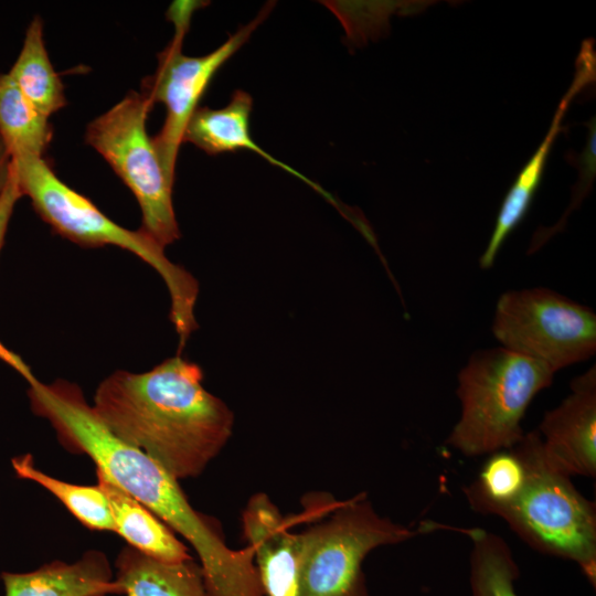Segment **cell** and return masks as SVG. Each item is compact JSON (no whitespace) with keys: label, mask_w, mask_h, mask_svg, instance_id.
Returning <instances> with one entry per match:
<instances>
[{"label":"cell","mask_w":596,"mask_h":596,"mask_svg":"<svg viewBox=\"0 0 596 596\" xmlns=\"http://www.w3.org/2000/svg\"><path fill=\"white\" fill-rule=\"evenodd\" d=\"M11 171V156L9 150L0 137V196L8 183Z\"/></svg>","instance_id":"obj_23"},{"label":"cell","mask_w":596,"mask_h":596,"mask_svg":"<svg viewBox=\"0 0 596 596\" xmlns=\"http://www.w3.org/2000/svg\"><path fill=\"white\" fill-rule=\"evenodd\" d=\"M49 118L21 93L8 73L0 74V137L11 158L43 157L53 137Z\"/></svg>","instance_id":"obj_18"},{"label":"cell","mask_w":596,"mask_h":596,"mask_svg":"<svg viewBox=\"0 0 596 596\" xmlns=\"http://www.w3.org/2000/svg\"><path fill=\"white\" fill-rule=\"evenodd\" d=\"M9 366L25 380L33 413L51 423L67 450L87 455L96 470L191 544L211 596H238L253 584V549L227 546L217 521L196 511L161 465L116 437L76 384L62 379L43 383L20 355Z\"/></svg>","instance_id":"obj_1"},{"label":"cell","mask_w":596,"mask_h":596,"mask_svg":"<svg viewBox=\"0 0 596 596\" xmlns=\"http://www.w3.org/2000/svg\"><path fill=\"white\" fill-rule=\"evenodd\" d=\"M23 196L11 161V171L8 183L0 196V249L3 245L8 225L19 199Z\"/></svg>","instance_id":"obj_22"},{"label":"cell","mask_w":596,"mask_h":596,"mask_svg":"<svg viewBox=\"0 0 596 596\" xmlns=\"http://www.w3.org/2000/svg\"><path fill=\"white\" fill-rule=\"evenodd\" d=\"M554 372L503 347L475 351L458 374L460 416L445 444L466 457L510 449L524 435L522 421Z\"/></svg>","instance_id":"obj_5"},{"label":"cell","mask_w":596,"mask_h":596,"mask_svg":"<svg viewBox=\"0 0 596 596\" xmlns=\"http://www.w3.org/2000/svg\"><path fill=\"white\" fill-rule=\"evenodd\" d=\"M6 596L121 595L107 557L88 551L75 563L54 561L28 573L1 574Z\"/></svg>","instance_id":"obj_13"},{"label":"cell","mask_w":596,"mask_h":596,"mask_svg":"<svg viewBox=\"0 0 596 596\" xmlns=\"http://www.w3.org/2000/svg\"><path fill=\"white\" fill-rule=\"evenodd\" d=\"M97 485L104 491L114 526L128 545L151 557L180 562L191 556L187 546L145 505L126 493L104 473L96 470Z\"/></svg>","instance_id":"obj_16"},{"label":"cell","mask_w":596,"mask_h":596,"mask_svg":"<svg viewBox=\"0 0 596 596\" xmlns=\"http://www.w3.org/2000/svg\"><path fill=\"white\" fill-rule=\"evenodd\" d=\"M511 448L522 462L523 481L509 500L481 513L502 519L538 552L574 562L595 586V503L546 460L538 430L524 433Z\"/></svg>","instance_id":"obj_4"},{"label":"cell","mask_w":596,"mask_h":596,"mask_svg":"<svg viewBox=\"0 0 596 596\" xmlns=\"http://www.w3.org/2000/svg\"><path fill=\"white\" fill-rule=\"evenodd\" d=\"M202 381V369L178 354L146 372L115 371L98 385L93 407L116 437L177 480L193 478L226 445L234 425L233 412Z\"/></svg>","instance_id":"obj_2"},{"label":"cell","mask_w":596,"mask_h":596,"mask_svg":"<svg viewBox=\"0 0 596 596\" xmlns=\"http://www.w3.org/2000/svg\"><path fill=\"white\" fill-rule=\"evenodd\" d=\"M322 517V515H321ZM300 532L299 596H369L362 564L373 550L437 530L433 521L411 528L381 515L365 493L339 501Z\"/></svg>","instance_id":"obj_6"},{"label":"cell","mask_w":596,"mask_h":596,"mask_svg":"<svg viewBox=\"0 0 596 596\" xmlns=\"http://www.w3.org/2000/svg\"><path fill=\"white\" fill-rule=\"evenodd\" d=\"M588 137L586 146L583 152L578 157L579 166V181L575 185L574 195L572 202L564 213L561 221L553 227L550 228H540L534 234L531 242V247L529 248V254L534 253L539 249L547 240H550L556 232L563 228L565 220L568 217L570 213L577 209L583 201L586 193H588L596 172V159H595V146H596V123L593 117L588 124Z\"/></svg>","instance_id":"obj_21"},{"label":"cell","mask_w":596,"mask_h":596,"mask_svg":"<svg viewBox=\"0 0 596 596\" xmlns=\"http://www.w3.org/2000/svg\"><path fill=\"white\" fill-rule=\"evenodd\" d=\"M491 330L501 347L532 358L554 373L596 352L595 312L549 288L503 292Z\"/></svg>","instance_id":"obj_9"},{"label":"cell","mask_w":596,"mask_h":596,"mask_svg":"<svg viewBox=\"0 0 596 596\" xmlns=\"http://www.w3.org/2000/svg\"><path fill=\"white\" fill-rule=\"evenodd\" d=\"M151 108L141 93L129 92L87 125L85 142L134 193L142 213L140 228L166 247L181 234L172 203L174 181L167 175L152 137L147 132Z\"/></svg>","instance_id":"obj_7"},{"label":"cell","mask_w":596,"mask_h":596,"mask_svg":"<svg viewBox=\"0 0 596 596\" xmlns=\"http://www.w3.org/2000/svg\"><path fill=\"white\" fill-rule=\"evenodd\" d=\"M575 65L573 82L556 108L547 134L532 158L520 171L501 203L488 245L479 258V265L482 269H488L493 265L509 235L525 217L535 192L540 188L553 142L563 130L562 121L572 100L586 85L595 81L594 41L583 42Z\"/></svg>","instance_id":"obj_12"},{"label":"cell","mask_w":596,"mask_h":596,"mask_svg":"<svg viewBox=\"0 0 596 596\" xmlns=\"http://www.w3.org/2000/svg\"><path fill=\"white\" fill-rule=\"evenodd\" d=\"M115 582L126 596H210L203 571L192 557L168 562L124 547L115 561Z\"/></svg>","instance_id":"obj_15"},{"label":"cell","mask_w":596,"mask_h":596,"mask_svg":"<svg viewBox=\"0 0 596 596\" xmlns=\"http://www.w3.org/2000/svg\"><path fill=\"white\" fill-rule=\"evenodd\" d=\"M471 541L470 586L472 596H519L520 570L512 550L500 535L481 528L465 529Z\"/></svg>","instance_id":"obj_19"},{"label":"cell","mask_w":596,"mask_h":596,"mask_svg":"<svg viewBox=\"0 0 596 596\" xmlns=\"http://www.w3.org/2000/svg\"><path fill=\"white\" fill-rule=\"evenodd\" d=\"M264 492L253 494L242 513L243 534L254 551L267 596H299L300 533Z\"/></svg>","instance_id":"obj_11"},{"label":"cell","mask_w":596,"mask_h":596,"mask_svg":"<svg viewBox=\"0 0 596 596\" xmlns=\"http://www.w3.org/2000/svg\"><path fill=\"white\" fill-rule=\"evenodd\" d=\"M8 74L45 116L50 117L66 105L63 83L45 49L43 22L39 15L30 22L20 54Z\"/></svg>","instance_id":"obj_17"},{"label":"cell","mask_w":596,"mask_h":596,"mask_svg":"<svg viewBox=\"0 0 596 596\" xmlns=\"http://www.w3.org/2000/svg\"><path fill=\"white\" fill-rule=\"evenodd\" d=\"M571 393L546 412L538 433L546 460L568 477L596 476V369L574 377Z\"/></svg>","instance_id":"obj_10"},{"label":"cell","mask_w":596,"mask_h":596,"mask_svg":"<svg viewBox=\"0 0 596 596\" xmlns=\"http://www.w3.org/2000/svg\"><path fill=\"white\" fill-rule=\"evenodd\" d=\"M11 161L22 195L30 199L35 212L55 233L83 247L114 245L126 249L161 276L170 294V319L179 336V349H182L198 328L194 318L196 279L172 263L164 247L141 228L132 231L117 224L89 199L61 181L44 157L19 155Z\"/></svg>","instance_id":"obj_3"},{"label":"cell","mask_w":596,"mask_h":596,"mask_svg":"<svg viewBox=\"0 0 596 596\" xmlns=\"http://www.w3.org/2000/svg\"><path fill=\"white\" fill-rule=\"evenodd\" d=\"M253 99L243 91L234 92L230 103L219 109L199 107L190 118L184 131L183 142H191L209 155L247 149L266 159L270 164L284 169L299 178L328 201H337L316 182L274 158L258 146L249 135V115Z\"/></svg>","instance_id":"obj_14"},{"label":"cell","mask_w":596,"mask_h":596,"mask_svg":"<svg viewBox=\"0 0 596 596\" xmlns=\"http://www.w3.org/2000/svg\"><path fill=\"white\" fill-rule=\"evenodd\" d=\"M198 1L173 2L168 11L174 24V35L158 55L155 74L141 84V94L153 106L160 103L166 108V119L157 136L152 137L156 150L167 175L174 181L175 162L184 131L199 102L216 72L251 38L265 20L272 6L267 4L257 17L230 36L213 52L202 56L182 53V43Z\"/></svg>","instance_id":"obj_8"},{"label":"cell","mask_w":596,"mask_h":596,"mask_svg":"<svg viewBox=\"0 0 596 596\" xmlns=\"http://www.w3.org/2000/svg\"><path fill=\"white\" fill-rule=\"evenodd\" d=\"M11 462L18 477L42 486L87 529L115 530L107 498L98 485L81 486L53 478L35 467L30 454L14 457Z\"/></svg>","instance_id":"obj_20"}]
</instances>
